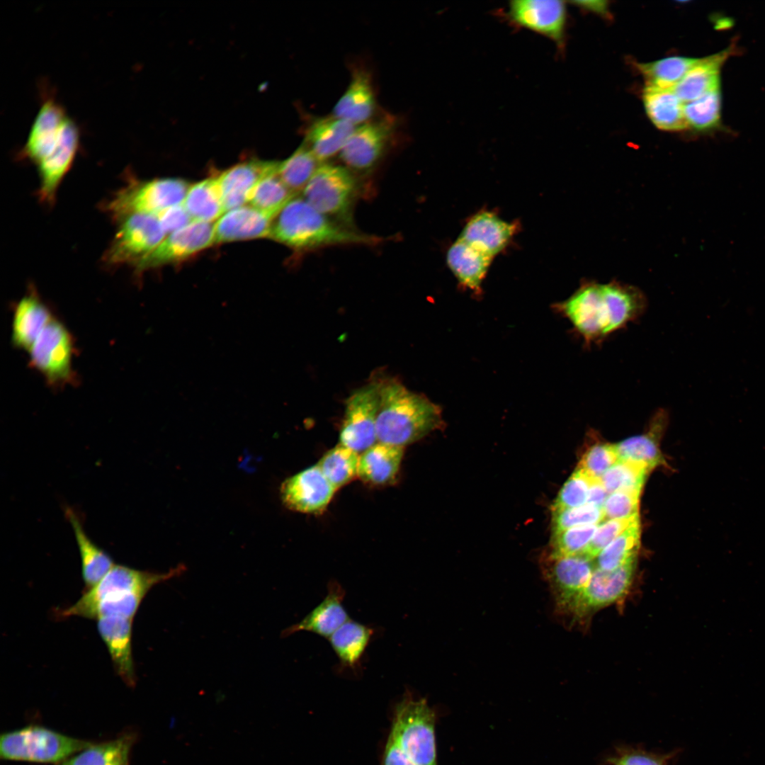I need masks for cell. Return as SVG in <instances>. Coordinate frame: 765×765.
<instances>
[{
  "mask_svg": "<svg viewBox=\"0 0 765 765\" xmlns=\"http://www.w3.org/2000/svg\"><path fill=\"white\" fill-rule=\"evenodd\" d=\"M647 298L635 286L616 280H584L555 309L590 347L638 320L646 311Z\"/></svg>",
  "mask_w": 765,
  "mask_h": 765,
  "instance_id": "1",
  "label": "cell"
},
{
  "mask_svg": "<svg viewBox=\"0 0 765 765\" xmlns=\"http://www.w3.org/2000/svg\"><path fill=\"white\" fill-rule=\"evenodd\" d=\"M440 407L396 379H380L378 442L404 447L442 426Z\"/></svg>",
  "mask_w": 765,
  "mask_h": 765,
  "instance_id": "2",
  "label": "cell"
},
{
  "mask_svg": "<svg viewBox=\"0 0 765 765\" xmlns=\"http://www.w3.org/2000/svg\"><path fill=\"white\" fill-rule=\"evenodd\" d=\"M269 237L298 250L380 242L378 237L354 231L331 220L303 198L296 196L273 219Z\"/></svg>",
  "mask_w": 765,
  "mask_h": 765,
  "instance_id": "3",
  "label": "cell"
},
{
  "mask_svg": "<svg viewBox=\"0 0 765 765\" xmlns=\"http://www.w3.org/2000/svg\"><path fill=\"white\" fill-rule=\"evenodd\" d=\"M435 711L409 691L395 703L388 736L416 765H438Z\"/></svg>",
  "mask_w": 765,
  "mask_h": 765,
  "instance_id": "4",
  "label": "cell"
},
{
  "mask_svg": "<svg viewBox=\"0 0 765 765\" xmlns=\"http://www.w3.org/2000/svg\"><path fill=\"white\" fill-rule=\"evenodd\" d=\"M92 743L31 725L1 735L0 757L4 760L60 764Z\"/></svg>",
  "mask_w": 765,
  "mask_h": 765,
  "instance_id": "5",
  "label": "cell"
},
{
  "mask_svg": "<svg viewBox=\"0 0 765 765\" xmlns=\"http://www.w3.org/2000/svg\"><path fill=\"white\" fill-rule=\"evenodd\" d=\"M190 186L178 178L130 180L105 203L104 209L116 222L133 213L157 215L183 203Z\"/></svg>",
  "mask_w": 765,
  "mask_h": 765,
  "instance_id": "6",
  "label": "cell"
},
{
  "mask_svg": "<svg viewBox=\"0 0 765 765\" xmlns=\"http://www.w3.org/2000/svg\"><path fill=\"white\" fill-rule=\"evenodd\" d=\"M73 335L66 325L55 317L42 330L28 351V364L54 389L73 385L77 382L72 361Z\"/></svg>",
  "mask_w": 765,
  "mask_h": 765,
  "instance_id": "7",
  "label": "cell"
},
{
  "mask_svg": "<svg viewBox=\"0 0 765 765\" xmlns=\"http://www.w3.org/2000/svg\"><path fill=\"white\" fill-rule=\"evenodd\" d=\"M636 566L634 557L614 571L596 569L564 616L572 625H584L599 611L623 601L633 584Z\"/></svg>",
  "mask_w": 765,
  "mask_h": 765,
  "instance_id": "8",
  "label": "cell"
},
{
  "mask_svg": "<svg viewBox=\"0 0 765 765\" xmlns=\"http://www.w3.org/2000/svg\"><path fill=\"white\" fill-rule=\"evenodd\" d=\"M356 181L346 167L321 164L302 191L303 198L321 213L350 222Z\"/></svg>",
  "mask_w": 765,
  "mask_h": 765,
  "instance_id": "9",
  "label": "cell"
},
{
  "mask_svg": "<svg viewBox=\"0 0 765 765\" xmlns=\"http://www.w3.org/2000/svg\"><path fill=\"white\" fill-rule=\"evenodd\" d=\"M117 222L116 233L103 256L108 266H135L152 252L166 234L157 217L150 214H130Z\"/></svg>",
  "mask_w": 765,
  "mask_h": 765,
  "instance_id": "10",
  "label": "cell"
},
{
  "mask_svg": "<svg viewBox=\"0 0 765 765\" xmlns=\"http://www.w3.org/2000/svg\"><path fill=\"white\" fill-rule=\"evenodd\" d=\"M380 387V379H373L346 399L340 428V444L362 453L378 442L376 420Z\"/></svg>",
  "mask_w": 765,
  "mask_h": 765,
  "instance_id": "11",
  "label": "cell"
},
{
  "mask_svg": "<svg viewBox=\"0 0 765 765\" xmlns=\"http://www.w3.org/2000/svg\"><path fill=\"white\" fill-rule=\"evenodd\" d=\"M42 92L38 111L19 152L21 159L36 166L57 147L74 120L50 91Z\"/></svg>",
  "mask_w": 765,
  "mask_h": 765,
  "instance_id": "12",
  "label": "cell"
},
{
  "mask_svg": "<svg viewBox=\"0 0 765 765\" xmlns=\"http://www.w3.org/2000/svg\"><path fill=\"white\" fill-rule=\"evenodd\" d=\"M542 569L555 608L565 616L588 584L596 567L594 560L585 555H556L548 552L542 560Z\"/></svg>",
  "mask_w": 765,
  "mask_h": 765,
  "instance_id": "13",
  "label": "cell"
},
{
  "mask_svg": "<svg viewBox=\"0 0 765 765\" xmlns=\"http://www.w3.org/2000/svg\"><path fill=\"white\" fill-rule=\"evenodd\" d=\"M215 243L214 225L193 221L166 237L149 255L137 262V274L164 265L186 260Z\"/></svg>",
  "mask_w": 765,
  "mask_h": 765,
  "instance_id": "14",
  "label": "cell"
},
{
  "mask_svg": "<svg viewBox=\"0 0 765 765\" xmlns=\"http://www.w3.org/2000/svg\"><path fill=\"white\" fill-rule=\"evenodd\" d=\"M506 18L516 28L542 35L563 45L566 25V7L555 0H515L509 2Z\"/></svg>",
  "mask_w": 765,
  "mask_h": 765,
  "instance_id": "15",
  "label": "cell"
},
{
  "mask_svg": "<svg viewBox=\"0 0 765 765\" xmlns=\"http://www.w3.org/2000/svg\"><path fill=\"white\" fill-rule=\"evenodd\" d=\"M336 489L317 465L285 480L280 487L281 499L288 509L305 514L323 512Z\"/></svg>",
  "mask_w": 765,
  "mask_h": 765,
  "instance_id": "16",
  "label": "cell"
},
{
  "mask_svg": "<svg viewBox=\"0 0 765 765\" xmlns=\"http://www.w3.org/2000/svg\"><path fill=\"white\" fill-rule=\"evenodd\" d=\"M393 132L394 123L387 119L369 120L356 126L339 152L341 161L353 170L370 169L383 155Z\"/></svg>",
  "mask_w": 765,
  "mask_h": 765,
  "instance_id": "17",
  "label": "cell"
},
{
  "mask_svg": "<svg viewBox=\"0 0 765 765\" xmlns=\"http://www.w3.org/2000/svg\"><path fill=\"white\" fill-rule=\"evenodd\" d=\"M184 569L183 566H178L165 573H155L115 565L96 586L86 591L76 603L80 605L90 604L105 596L121 593L142 592L147 594L153 586L180 574Z\"/></svg>",
  "mask_w": 765,
  "mask_h": 765,
  "instance_id": "18",
  "label": "cell"
},
{
  "mask_svg": "<svg viewBox=\"0 0 765 765\" xmlns=\"http://www.w3.org/2000/svg\"><path fill=\"white\" fill-rule=\"evenodd\" d=\"M279 162L250 159L223 171L217 176L221 190L225 211L249 203L260 181L276 171Z\"/></svg>",
  "mask_w": 765,
  "mask_h": 765,
  "instance_id": "19",
  "label": "cell"
},
{
  "mask_svg": "<svg viewBox=\"0 0 765 765\" xmlns=\"http://www.w3.org/2000/svg\"><path fill=\"white\" fill-rule=\"evenodd\" d=\"M81 130L74 120L57 147L38 165L40 200L51 205L57 189L72 167L80 146Z\"/></svg>",
  "mask_w": 765,
  "mask_h": 765,
  "instance_id": "20",
  "label": "cell"
},
{
  "mask_svg": "<svg viewBox=\"0 0 765 765\" xmlns=\"http://www.w3.org/2000/svg\"><path fill=\"white\" fill-rule=\"evenodd\" d=\"M51 309L34 288L15 305L11 322V344L18 349H30L45 327L55 318Z\"/></svg>",
  "mask_w": 765,
  "mask_h": 765,
  "instance_id": "21",
  "label": "cell"
},
{
  "mask_svg": "<svg viewBox=\"0 0 765 765\" xmlns=\"http://www.w3.org/2000/svg\"><path fill=\"white\" fill-rule=\"evenodd\" d=\"M345 595L346 591L341 584L334 580L331 581L327 584V593L324 599L299 623L285 629L282 635L285 637L298 631H307L328 640L351 619L343 606Z\"/></svg>",
  "mask_w": 765,
  "mask_h": 765,
  "instance_id": "22",
  "label": "cell"
},
{
  "mask_svg": "<svg viewBox=\"0 0 765 765\" xmlns=\"http://www.w3.org/2000/svg\"><path fill=\"white\" fill-rule=\"evenodd\" d=\"M517 225L489 211H481L465 223L459 239L493 259L508 245Z\"/></svg>",
  "mask_w": 765,
  "mask_h": 765,
  "instance_id": "23",
  "label": "cell"
},
{
  "mask_svg": "<svg viewBox=\"0 0 765 765\" xmlns=\"http://www.w3.org/2000/svg\"><path fill=\"white\" fill-rule=\"evenodd\" d=\"M132 619L105 616L97 619V629L105 642L114 668L124 682L135 685L136 676L132 652Z\"/></svg>",
  "mask_w": 765,
  "mask_h": 765,
  "instance_id": "24",
  "label": "cell"
},
{
  "mask_svg": "<svg viewBox=\"0 0 765 765\" xmlns=\"http://www.w3.org/2000/svg\"><path fill=\"white\" fill-rule=\"evenodd\" d=\"M275 217L251 205L225 212L215 223V243L269 237Z\"/></svg>",
  "mask_w": 765,
  "mask_h": 765,
  "instance_id": "25",
  "label": "cell"
},
{
  "mask_svg": "<svg viewBox=\"0 0 765 765\" xmlns=\"http://www.w3.org/2000/svg\"><path fill=\"white\" fill-rule=\"evenodd\" d=\"M666 409H659L652 416L647 430L642 434L615 444L619 460L645 464L650 470L664 464L659 442L668 424Z\"/></svg>",
  "mask_w": 765,
  "mask_h": 765,
  "instance_id": "26",
  "label": "cell"
},
{
  "mask_svg": "<svg viewBox=\"0 0 765 765\" xmlns=\"http://www.w3.org/2000/svg\"><path fill=\"white\" fill-rule=\"evenodd\" d=\"M375 109V98L370 74L356 69L351 74L346 91L334 107L333 115L356 126L369 121Z\"/></svg>",
  "mask_w": 765,
  "mask_h": 765,
  "instance_id": "27",
  "label": "cell"
},
{
  "mask_svg": "<svg viewBox=\"0 0 765 765\" xmlns=\"http://www.w3.org/2000/svg\"><path fill=\"white\" fill-rule=\"evenodd\" d=\"M64 514L74 533L81 558V575L87 591L96 586L115 563L111 557L88 536L76 511L67 506Z\"/></svg>",
  "mask_w": 765,
  "mask_h": 765,
  "instance_id": "28",
  "label": "cell"
},
{
  "mask_svg": "<svg viewBox=\"0 0 765 765\" xmlns=\"http://www.w3.org/2000/svg\"><path fill=\"white\" fill-rule=\"evenodd\" d=\"M373 635V628L352 619L332 634L328 640L338 657L339 671L358 674L363 656Z\"/></svg>",
  "mask_w": 765,
  "mask_h": 765,
  "instance_id": "29",
  "label": "cell"
},
{
  "mask_svg": "<svg viewBox=\"0 0 765 765\" xmlns=\"http://www.w3.org/2000/svg\"><path fill=\"white\" fill-rule=\"evenodd\" d=\"M404 447L377 442L359 455L358 477L375 485L392 482L399 472Z\"/></svg>",
  "mask_w": 765,
  "mask_h": 765,
  "instance_id": "30",
  "label": "cell"
},
{
  "mask_svg": "<svg viewBox=\"0 0 765 765\" xmlns=\"http://www.w3.org/2000/svg\"><path fill=\"white\" fill-rule=\"evenodd\" d=\"M356 127L333 115L318 118L307 128L303 143L323 162L341 152Z\"/></svg>",
  "mask_w": 765,
  "mask_h": 765,
  "instance_id": "31",
  "label": "cell"
},
{
  "mask_svg": "<svg viewBox=\"0 0 765 765\" xmlns=\"http://www.w3.org/2000/svg\"><path fill=\"white\" fill-rule=\"evenodd\" d=\"M731 47L701 58L673 89L683 103L693 101L720 86V68L732 54Z\"/></svg>",
  "mask_w": 765,
  "mask_h": 765,
  "instance_id": "32",
  "label": "cell"
},
{
  "mask_svg": "<svg viewBox=\"0 0 765 765\" xmlns=\"http://www.w3.org/2000/svg\"><path fill=\"white\" fill-rule=\"evenodd\" d=\"M493 258L458 239L448 249L446 261L458 282L474 291L481 289Z\"/></svg>",
  "mask_w": 765,
  "mask_h": 765,
  "instance_id": "33",
  "label": "cell"
},
{
  "mask_svg": "<svg viewBox=\"0 0 765 765\" xmlns=\"http://www.w3.org/2000/svg\"><path fill=\"white\" fill-rule=\"evenodd\" d=\"M642 101L648 118L657 128L679 131L688 127L684 112V103L673 89L646 86Z\"/></svg>",
  "mask_w": 765,
  "mask_h": 765,
  "instance_id": "34",
  "label": "cell"
},
{
  "mask_svg": "<svg viewBox=\"0 0 765 765\" xmlns=\"http://www.w3.org/2000/svg\"><path fill=\"white\" fill-rule=\"evenodd\" d=\"M137 737L134 731L123 732L110 740L92 743L60 765H130Z\"/></svg>",
  "mask_w": 765,
  "mask_h": 765,
  "instance_id": "35",
  "label": "cell"
},
{
  "mask_svg": "<svg viewBox=\"0 0 765 765\" xmlns=\"http://www.w3.org/2000/svg\"><path fill=\"white\" fill-rule=\"evenodd\" d=\"M183 205L193 221L211 222L225 212L217 177L205 178L190 186Z\"/></svg>",
  "mask_w": 765,
  "mask_h": 765,
  "instance_id": "36",
  "label": "cell"
},
{
  "mask_svg": "<svg viewBox=\"0 0 765 765\" xmlns=\"http://www.w3.org/2000/svg\"><path fill=\"white\" fill-rule=\"evenodd\" d=\"M699 59L685 57H669L654 62L638 63L637 69L642 75L646 86L673 89Z\"/></svg>",
  "mask_w": 765,
  "mask_h": 765,
  "instance_id": "37",
  "label": "cell"
},
{
  "mask_svg": "<svg viewBox=\"0 0 765 765\" xmlns=\"http://www.w3.org/2000/svg\"><path fill=\"white\" fill-rule=\"evenodd\" d=\"M640 519L634 522L604 548L594 558L596 569L614 571L637 557L640 548Z\"/></svg>",
  "mask_w": 765,
  "mask_h": 765,
  "instance_id": "38",
  "label": "cell"
},
{
  "mask_svg": "<svg viewBox=\"0 0 765 765\" xmlns=\"http://www.w3.org/2000/svg\"><path fill=\"white\" fill-rule=\"evenodd\" d=\"M359 453L339 443L328 450L317 464L336 489L358 477Z\"/></svg>",
  "mask_w": 765,
  "mask_h": 765,
  "instance_id": "39",
  "label": "cell"
},
{
  "mask_svg": "<svg viewBox=\"0 0 765 765\" xmlns=\"http://www.w3.org/2000/svg\"><path fill=\"white\" fill-rule=\"evenodd\" d=\"M322 163L302 143L288 158L279 162L278 173L285 186L296 194L303 191Z\"/></svg>",
  "mask_w": 765,
  "mask_h": 765,
  "instance_id": "40",
  "label": "cell"
},
{
  "mask_svg": "<svg viewBox=\"0 0 765 765\" xmlns=\"http://www.w3.org/2000/svg\"><path fill=\"white\" fill-rule=\"evenodd\" d=\"M278 171V168L260 181L249 201L250 205L274 217L296 195L283 182Z\"/></svg>",
  "mask_w": 765,
  "mask_h": 765,
  "instance_id": "41",
  "label": "cell"
},
{
  "mask_svg": "<svg viewBox=\"0 0 765 765\" xmlns=\"http://www.w3.org/2000/svg\"><path fill=\"white\" fill-rule=\"evenodd\" d=\"M650 471L642 463L618 460L600 479L608 494L618 490L640 492Z\"/></svg>",
  "mask_w": 765,
  "mask_h": 765,
  "instance_id": "42",
  "label": "cell"
},
{
  "mask_svg": "<svg viewBox=\"0 0 765 765\" xmlns=\"http://www.w3.org/2000/svg\"><path fill=\"white\" fill-rule=\"evenodd\" d=\"M721 96L720 86L701 97L684 104L687 126L704 131L715 128L720 120Z\"/></svg>",
  "mask_w": 765,
  "mask_h": 765,
  "instance_id": "43",
  "label": "cell"
},
{
  "mask_svg": "<svg viewBox=\"0 0 765 765\" xmlns=\"http://www.w3.org/2000/svg\"><path fill=\"white\" fill-rule=\"evenodd\" d=\"M598 525L577 526L553 533L548 552L556 555H584Z\"/></svg>",
  "mask_w": 765,
  "mask_h": 765,
  "instance_id": "44",
  "label": "cell"
},
{
  "mask_svg": "<svg viewBox=\"0 0 765 765\" xmlns=\"http://www.w3.org/2000/svg\"><path fill=\"white\" fill-rule=\"evenodd\" d=\"M604 521L603 508L589 504L575 508L552 510L553 533L577 526L599 524Z\"/></svg>",
  "mask_w": 765,
  "mask_h": 765,
  "instance_id": "45",
  "label": "cell"
},
{
  "mask_svg": "<svg viewBox=\"0 0 765 765\" xmlns=\"http://www.w3.org/2000/svg\"><path fill=\"white\" fill-rule=\"evenodd\" d=\"M618 460L615 444L598 443L583 454L577 469L591 478L600 479Z\"/></svg>",
  "mask_w": 765,
  "mask_h": 765,
  "instance_id": "46",
  "label": "cell"
},
{
  "mask_svg": "<svg viewBox=\"0 0 765 765\" xmlns=\"http://www.w3.org/2000/svg\"><path fill=\"white\" fill-rule=\"evenodd\" d=\"M591 478L576 469L562 486L552 505V510L579 507L587 504Z\"/></svg>",
  "mask_w": 765,
  "mask_h": 765,
  "instance_id": "47",
  "label": "cell"
},
{
  "mask_svg": "<svg viewBox=\"0 0 765 765\" xmlns=\"http://www.w3.org/2000/svg\"><path fill=\"white\" fill-rule=\"evenodd\" d=\"M638 519H640L639 514L627 518L610 519L602 521L598 525L597 529L584 555L594 560L604 548Z\"/></svg>",
  "mask_w": 765,
  "mask_h": 765,
  "instance_id": "48",
  "label": "cell"
},
{
  "mask_svg": "<svg viewBox=\"0 0 765 765\" xmlns=\"http://www.w3.org/2000/svg\"><path fill=\"white\" fill-rule=\"evenodd\" d=\"M640 494V492L628 490L609 494L603 506L604 521L638 515Z\"/></svg>",
  "mask_w": 765,
  "mask_h": 765,
  "instance_id": "49",
  "label": "cell"
},
{
  "mask_svg": "<svg viewBox=\"0 0 765 765\" xmlns=\"http://www.w3.org/2000/svg\"><path fill=\"white\" fill-rule=\"evenodd\" d=\"M166 234H171L193 222L183 204L171 207L156 215Z\"/></svg>",
  "mask_w": 765,
  "mask_h": 765,
  "instance_id": "50",
  "label": "cell"
},
{
  "mask_svg": "<svg viewBox=\"0 0 765 765\" xmlns=\"http://www.w3.org/2000/svg\"><path fill=\"white\" fill-rule=\"evenodd\" d=\"M614 765H664L663 759L641 751H628L613 759Z\"/></svg>",
  "mask_w": 765,
  "mask_h": 765,
  "instance_id": "51",
  "label": "cell"
},
{
  "mask_svg": "<svg viewBox=\"0 0 765 765\" xmlns=\"http://www.w3.org/2000/svg\"><path fill=\"white\" fill-rule=\"evenodd\" d=\"M379 765H416L387 737Z\"/></svg>",
  "mask_w": 765,
  "mask_h": 765,
  "instance_id": "52",
  "label": "cell"
},
{
  "mask_svg": "<svg viewBox=\"0 0 765 765\" xmlns=\"http://www.w3.org/2000/svg\"><path fill=\"white\" fill-rule=\"evenodd\" d=\"M608 494L606 490L601 479L594 478L590 485L587 504L603 508Z\"/></svg>",
  "mask_w": 765,
  "mask_h": 765,
  "instance_id": "53",
  "label": "cell"
},
{
  "mask_svg": "<svg viewBox=\"0 0 765 765\" xmlns=\"http://www.w3.org/2000/svg\"><path fill=\"white\" fill-rule=\"evenodd\" d=\"M577 6L589 11H592L595 13H598L601 15H606L608 13L607 2L604 1H574L573 2Z\"/></svg>",
  "mask_w": 765,
  "mask_h": 765,
  "instance_id": "54",
  "label": "cell"
}]
</instances>
